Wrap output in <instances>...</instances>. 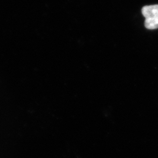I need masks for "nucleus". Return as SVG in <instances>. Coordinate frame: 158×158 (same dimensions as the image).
<instances>
[{"label": "nucleus", "mask_w": 158, "mask_h": 158, "mask_svg": "<svg viewBox=\"0 0 158 158\" xmlns=\"http://www.w3.org/2000/svg\"><path fill=\"white\" fill-rule=\"evenodd\" d=\"M142 13L145 18V26L148 29L158 28V5L145 6Z\"/></svg>", "instance_id": "obj_1"}]
</instances>
